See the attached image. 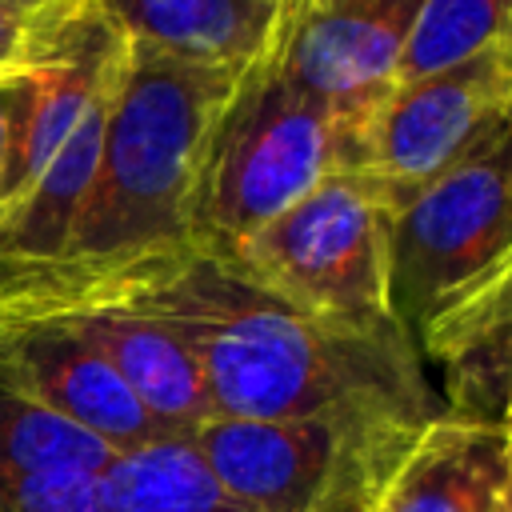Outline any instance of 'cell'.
<instances>
[{
    "label": "cell",
    "instance_id": "5",
    "mask_svg": "<svg viewBox=\"0 0 512 512\" xmlns=\"http://www.w3.org/2000/svg\"><path fill=\"white\" fill-rule=\"evenodd\" d=\"M384 232V188L364 172H332L220 256L320 320L364 332H404L388 312Z\"/></svg>",
    "mask_w": 512,
    "mask_h": 512
},
{
    "label": "cell",
    "instance_id": "1",
    "mask_svg": "<svg viewBox=\"0 0 512 512\" xmlns=\"http://www.w3.org/2000/svg\"><path fill=\"white\" fill-rule=\"evenodd\" d=\"M88 304H120L164 324L192 352L212 416H324L416 428L444 416L424 352L408 332L320 320L200 244L132 268L76 308Z\"/></svg>",
    "mask_w": 512,
    "mask_h": 512
},
{
    "label": "cell",
    "instance_id": "10",
    "mask_svg": "<svg viewBox=\"0 0 512 512\" xmlns=\"http://www.w3.org/2000/svg\"><path fill=\"white\" fill-rule=\"evenodd\" d=\"M92 8L128 44L244 72L272 48L284 0H92Z\"/></svg>",
    "mask_w": 512,
    "mask_h": 512
},
{
    "label": "cell",
    "instance_id": "15",
    "mask_svg": "<svg viewBox=\"0 0 512 512\" xmlns=\"http://www.w3.org/2000/svg\"><path fill=\"white\" fill-rule=\"evenodd\" d=\"M108 460L112 448L104 440L0 384V468L100 472Z\"/></svg>",
    "mask_w": 512,
    "mask_h": 512
},
{
    "label": "cell",
    "instance_id": "6",
    "mask_svg": "<svg viewBox=\"0 0 512 512\" xmlns=\"http://www.w3.org/2000/svg\"><path fill=\"white\" fill-rule=\"evenodd\" d=\"M508 112L512 36L464 64L392 84L356 120L352 172L376 180L384 196H400L448 168Z\"/></svg>",
    "mask_w": 512,
    "mask_h": 512
},
{
    "label": "cell",
    "instance_id": "8",
    "mask_svg": "<svg viewBox=\"0 0 512 512\" xmlns=\"http://www.w3.org/2000/svg\"><path fill=\"white\" fill-rule=\"evenodd\" d=\"M0 384L92 432L112 452L168 436L116 368L60 316H0Z\"/></svg>",
    "mask_w": 512,
    "mask_h": 512
},
{
    "label": "cell",
    "instance_id": "21",
    "mask_svg": "<svg viewBox=\"0 0 512 512\" xmlns=\"http://www.w3.org/2000/svg\"><path fill=\"white\" fill-rule=\"evenodd\" d=\"M496 512H512V480H508V488H504V496H500Z\"/></svg>",
    "mask_w": 512,
    "mask_h": 512
},
{
    "label": "cell",
    "instance_id": "4",
    "mask_svg": "<svg viewBox=\"0 0 512 512\" xmlns=\"http://www.w3.org/2000/svg\"><path fill=\"white\" fill-rule=\"evenodd\" d=\"M388 312L420 344L512 264V112L432 180L388 196Z\"/></svg>",
    "mask_w": 512,
    "mask_h": 512
},
{
    "label": "cell",
    "instance_id": "9",
    "mask_svg": "<svg viewBox=\"0 0 512 512\" xmlns=\"http://www.w3.org/2000/svg\"><path fill=\"white\" fill-rule=\"evenodd\" d=\"M512 480V444L500 424L432 420L404 460L372 512H496Z\"/></svg>",
    "mask_w": 512,
    "mask_h": 512
},
{
    "label": "cell",
    "instance_id": "17",
    "mask_svg": "<svg viewBox=\"0 0 512 512\" xmlns=\"http://www.w3.org/2000/svg\"><path fill=\"white\" fill-rule=\"evenodd\" d=\"M68 4L36 8V4H24V0H0V80H12V76L28 72L40 60L48 28Z\"/></svg>",
    "mask_w": 512,
    "mask_h": 512
},
{
    "label": "cell",
    "instance_id": "7",
    "mask_svg": "<svg viewBox=\"0 0 512 512\" xmlns=\"http://www.w3.org/2000/svg\"><path fill=\"white\" fill-rule=\"evenodd\" d=\"M424 0H284L272 48L276 72L296 88L368 112L392 84Z\"/></svg>",
    "mask_w": 512,
    "mask_h": 512
},
{
    "label": "cell",
    "instance_id": "2",
    "mask_svg": "<svg viewBox=\"0 0 512 512\" xmlns=\"http://www.w3.org/2000/svg\"><path fill=\"white\" fill-rule=\"evenodd\" d=\"M240 72L128 44L100 164L56 264L0 276V316L68 312L140 264L192 244L200 156Z\"/></svg>",
    "mask_w": 512,
    "mask_h": 512
},
{
    "label": "cell",
    "instance_id": "3",
    "mask_svg": "<svg viewBox=\"0 0 512 512\" xmlns=\"http://www.w3.org/2000/svg\"><path fill=\"white\" fill-rule=\"evenodd\" d=\"M360 116L296 88L268 56L244 68L200 156L192 244L228 252L332 172H352Z\"/></svg>",
    "mask_w": 512,
    "mask_h": 512
},
{
    "label": "cell",
    "instance_id": "19",
    "mask_svg": "<svg viewBox=\"0 0 512 512\" xmlns=\"http://www.w3.org/2000/svg\"><path fill=\"white\" fill-rule=\"evenodd\" d=\"M20 76L0 80V184L12 160V140H16V120H20Z\"/></svg>",
    "mask_w": 512,
    "mask_h": 512
},
{
    "label": "cell",
    "instance_id": "18",
    "mask_svg": "<svg viewBox=\"0 0 512 512\" xmlns=\"http://www.w3.org/2000/svg\"><path fill=\"white\" fill-rule=\"evenodd\" d=\"M500 320H512V264L488 288H480L468 304H460L436 328H428V336L420 340V352H424V360H432L440 348H448V344H456V340H464L480 328H492Z\"/></svg>",
    "mask_w": 512,
    "mask_h": 512
},
{
    "label": "cell",
    "instance_id": "13",
    "mask_svg": "<svg viewBox=\"0 0 512 512\" xmlns=\"http://www.w3.org/2000/svg\"><path fill=\"white\" fill-rule=\"evenodd\" d=\"M512 36V0H424L396 84L464 64Z\"/></svg>",
    "mask_w": 512,
    "mask_h": 512
},
{
    "label": "cell",
    "instance_id": "16",
    "mask_svg": "<svg viewBox=\"0 0 512 512\" xmlns=\"http://www.w3.org/2000/svg\"><path fill=\"white\" fill-rule=\"evenodd\" d=\"M0 512H108L100 472L0 468Z\"/></svg>",
    "mask_w": 512,
    "mask_h": 512
},
{
    "label": "cell",
    "instance_id": "20",
    "mask_svg": "<svg viewBox=\"0 0 512 512\" xmlns=\"http://www.w3.org/2000/svg\"><path fill=\"white\" fill-rule=\"evenodd\" d=\"M500 428H504V436H508V444H512V404L504 408V416H500Z\"/></svg>",
    "mask_w": 512,
    "mask_h": 512
},
{
    "label": "cell",
    "instance_id": "12",
    "mask_svg": "<svg viewBox=\"0 0 512 512\" xmlns=\"http://www.w3.org/2000/svg\"><path fill=\"white\" fill-rule=\"evenodd\" d=\"M108 512H248L208 468L188 432L112 452L100 468Z\"/></svg>",
    "mask_w": 512,
    "mask_h": 512
},
{
    "label": "cell",
    "instance_id": "22",
    "mask_svg": "<svg viewBox=\"0 0 512 512\" xmlns=\"http://www.w3.org/2000/svg\"><path fill=\"white\" fill-rule=\"evenodd\" d=\"M24 4H36V8H56V4H68V0H24Z\"/></svg>",
    "mask_w": 512,
    "mask_h": 512
},
{
    "label": "cell",
    "instance_id": "11",
    "mask_svg": "<svg viewBox=\"0 0 512 512\" xmlns=\"http://www.w3.org/2000/svg\"><path fill=\"white\" fill-rule=\"evenodd\" d=\"M52 316L68 320L116 368V376L132 388V396L160 428L192 432L212 416L208 388L192 352L164 324L120 304H88Z\"/></svg>",
    "mask_w": 512,
    "mask_h": 512
},
{
    "label": "cell",
    "instance_id": "14",
    "mask_svg": "<svg viewBox=\"0 0 512 512\" xmlns=\"http://www.w3.org/2000/svg\"><path fill=\"white\" fill-rule=\"evenodd\" d=\"M444 376V416L500 424L512 404V320L480 328L432 356Z\"/></svg>",
    "mask_w": 512,
    "mask_h": 512
}]
</instances>
